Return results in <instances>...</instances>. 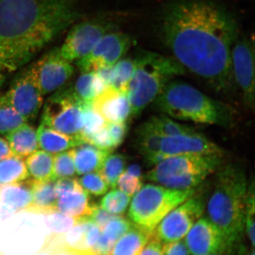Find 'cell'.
I'll return each mask as SVG.
<instances>
[{
  "mask_svg": "<svg viewBox=\"0 0 255 255\" xmlns=\"http://www.w3.org/2000/svg\"><path fill=\"white\" fill-rule=\"evenodd\" d=\"M160 31L183 68L219 93L233 89L231 51L238 36L232 15L209 0H178L165 6Z\"/></svg>",
  "mask_w": 255,
  "mask_h": 255,
  "instance_id": "1",
  "label": "cell"
},
{
  "mask_svg": "<svg viewBox=\"0 0 255 255\" xmlns=\"http://www.w3.org/2000/svg\"><path fill=\"white\" fill-rule=\"evenodd\" d=\"M78 16L70 0H0V68H23Z\"/></svg>",
  "mask_w": 255,
  "mask_h": 255,
  "instance_id": "2",
  "label": "cell"
},
{
  "mask_svg": "<svg viewBox=\"0 0 255 255\" xmlns=\"http://www.w3.org/2000/svg\"><path fill=\"white\" fill-rule=\"evenodd\" d=\"M216 173L214 188L206 204L207 218L219 230L233 254L245 231L249 184L246 172L237 164L221 165Z\"/></svg>",
  "mask_w": 255,
  "mask_h": 255,
  "instance_id": "3",
  "label": "cell"
},
{
  "mask_svg": "<svg viewBox=\"0 0 255 255\" xmlns=\"http://www.w3.org/2000/svg\"><path fill=\"white\" fill-rule=\"evenodd\" d=\"M154 102L157 110L178 120L226 127L231 125V112L227 106L186 82L170 80Z\"/></svg>",
  "mask_w": 255,
  "mask_h": 255,
  "instance_id": "4",
  "label": "cell"
},
{
  "mask_svg": "<svg viewBox=\"0 0 255 255\" xmlns=\"http://www.w3.org/2000/svg\"><path fill=\"white\" fill-rule=\"evenodd\" d=\"M135 58L136 67L127 89L132 117L140 115L154 102L171 78L184 73L174 58L145 52Z\"/></svg>",
  "mask_w": 255,
  "mask_h": 255,
  "instance_id": "5",
  "label": "cell"
},
{
  "mask_svg": "<svg viewBox=\"0 0 255 255\" xmlns=\"http://www.w3.org/2000/svg\"><path fill=\"white\" fill-rule=\"evenodd\" d=\"M222 155L188 154L167 157L154 165L145 178L169 189H195L222 165Z\"/></svg>",
  "mask_w": 255,
  "mask_h": 255,
  "instance_id": "6",
  "label": "cell"
},
{
  "mask_svg": "<svg viewBox=\"0 0 255 255\" xmlns=\"http://www.w3.org/2000/svg\"><path fill=\"white\" fill-rule=\"evenodd\" d=\"M196 192L195 189L181 190L145 184L132 199L128 209L129 219L133 224L152 231L166 215Z\"/></svg>",
  "mask_w": 255,
  "mask_h": 255,
  "instance_id": "7",
  "label": "cell"
},
{
  "mask_svg": "<svg viewBox=\"0 0 255 255\" xmlns=\"http://www.w3.org/2000/svg\"><path fill=\"white\" fill-rule=\"evenodd\" d=\"M84 103L75 95L73 89L56 92L45 103L41 124L82 141Z\"/></svg>",
  "mask_w": 255,
  "mask_h": 255,
  "instance_id": "8",
  "label": "cell"
},
{
  "mask_svg": "<svg viewBox=\"0 0 255 255\" xmlns=\"http://www.w3.org/2000/svg\"><path fill=\"white\" fill-rule=\"evenodd\" d=\"M205 207L204 198L194 194L166 215L154 228L152 234L161 243L180 241L200 219Z\"/></svg>",
  "mask_w": 255,
  "mask_h": 255,
  "instance_id": "9",
  "label": "cell"
},
{
  "mask_svg": "<svg viewBox=\"0 0 255 255\" xmlns=\"http://www.w3.org/2000/svg\"><path fill=\"white\" fill-rule=\"evenodd\" d=\"M231 70L234 85L241 92L243 103L255 108V43L247 36L236 38L231 51Z\"/></svg>",
  "mask_w": 255,
  "mask_h": 255,
  "instance_id": "10",
  "label": "cell"
},
{
  "mask_svg": "<svg viewBox=\"0 0 255 255\" xmlns=\"http://www.w3.org/2000/svg\"><path fill=\"white\" fill-rule=\"evenodd\" d=\"M5 95L14 110L26 122L36 119L43 105V95L31 65L16 75Z\"/></svg>",
  "mask_w": 255,
  "mask_h": 255,
  "instance_id": "11",
  "label": "cell"
},
{
  "mask_svg": "<svg viewBox=\"0 0 255 255\" xmlns=\"http://www.w3.org/2000/svg\"><path fill=\"white\" fill-rule=\"evenodd\" d=\"M131 45V38L127 33L109 32L101 38L90 53L77 60V65L82 73L113 67L127 54Z\"/></svg>",
  "mask_w": 255,
  "mask_h": 255,
  "instance_id": "12",
  "label": "cell"
},
{
  "mask_svg": "<svg viewBox=\"0 0 255 255\" xmlns=\"http://www.w3.org/2000/svg\"><path fill=\"white\" fill-rule=\"evenodd\" d=\"M110 23L101 20H87L74 25L59 48L62 56L73 63L86 56L101 38L113 31Z\"/></svg>",
  "mask_w": 255,
  "mask_h": 255,
  "instance_id": "13",
  "label": "cell"
},
{
  "mask_svg": "<svg viewBox=\"0 0 255 255\" xmlns=\"http://www.w3.org/2000/svg\"><path fill=\"white\" fill-rule=\"evenodd\" d=\"M188 154H223L220 147L197 131L174 136H160L156 142L155 154L150 165H155L167 157Z\"/></svg>",
  "mask_w": 255,
  "mask_h": 255,
  "instance_id": "14",
  "label": "cell"
},
{
  "mask_svg": "<svg viewBox=\"0 0 255 255\" xmlns=\"http://www.w3.org/2000/svg\"><path fill=\"white\" fill-rule=\"evenodd\" d=\"M31 66L43 96L60 90L75 72L71 62L60 55L59 48L50 50Z\"/></svg>",
  "mask_w": 255,
  "mask_h": 255,
  "instance_id": "15",
  "label": "cell"
},
{
  "mask_svg": "<svg viewBox=\"0 0 255 255\" xmlns=\"http://www.w3.org/2000/svg\"><path fill=\"white\" fill-rule=\"evenodd\" d=\"M186 246L193 255H207L213 253L228 252L222 234L207 217L198 220L185 239Z\"/></svg>",
  "mask_w": 255,
  "mask_h": 255,
  "instance_id": "16",
  "label": "cell"
},
{
  "mask_svg": "<svg viewBox=\"0 0 255 255\" xmlns=\"http://www.w3.org/2000/svg\"><path fill=\"white\" fill-rule=\"evenodd\" d=\"M92 107L107 123L127 122L131 117V109L127 92L107 87L92 102Z\"/></svg>",
  "mask_w": 255,
  "mask_h": 255,
  "instance_id": "17",
  "label": "cell"
},
{
  "mask_svg": "<svg viewBox=\"0 0 255 255\" xmlns=\"http://www.w3.org/2000/svg\"><path fill=\"white\" fill-rule=\"evenodd\" d=\"M100 228L89 219L79 220L65 234L60 235L62 248H68L82 254L92 253L100 236Z\"/></svg>",
  "mask_w": 255,
  "mask_h": 255,
  "instance_id": "18",
  "label": "cell"
},
{
  "mask_svg": "<svg viewBox=\"0 0 255 255\" xmlns=\"http://www.w3.org/2000/svg\"><path fill=\"white\" fill-rule=\"evenodd\" d=\"M88 194L81 187L58 196L56 211L78 221L88 219L95 205L90 202Z\"/></svg>",
  "mask_w": 255,
  "mask_h": 255,
  "instance_id": "19",
  "label": "cell"
},
{
  "mask_svg": "<svg viewBox=\"0 0 255 255\" xmlns=\"http://www.w3.org/2000/svg\"><path fill=\"white\" fill-rule=\"evenodd\" d=\"M32 203V179L0 185V204L15 214L28 211Z\"/></svg>",
  "mask_w": 255,
  "mask_h": 255,
  "instance_id": "20",
  "label": "cell"
},
{
  "mask_svg": "<svg viewBox=\"0 0 255 255\" xmlns=\"http://www.w3.org/2000/svg\"><path fill=\"white\" fill-rule=\"evenodd\" d=\"M76 173L82 175L97 172L112 151L83 142L72 149Z\"/></svg>",
  "mask_w": 255,
  "mask_h": 255,
  "instance_id": "21",
  "label": "cell"
},
{
  "mask_svg": "<svg viewBox=\"0 0 255 255\" xmlns=\"http://www.w3.org/2000/svg\"><path fill=\"white\" fill-rule=\"evenodd\" d=\"M132 223L123 216H116L101 230L99 238L92 253L93 255H110L116 243L132 227Z\"/></svg>",
  "mask_w": 255,
  "mask_h": 255,
  "instance_id": "22",
  "label": "cell"
},
{
  "mask_svg": "<svg viewBox=\"0 0 255 255\" xmlns=\"http://www.w3.org/2000/svg\"><path fill=\"white\" fill-rule=\"evenodd\" d=\"M55 182L32 179V203L28 212L46 214L56 211L58 197L55 190Z\"/></svg>",
  "mask_w": 255,
  "mask_h": 255,
  "instance_id": "23",
  "label": "cell"
},
{
  "mask_svg": "<svg viewBox=\"0 0 255 255\" xmlns=\"http://www.w3.org/2000/svg\"><path fill=\"white\" fill-rule=\"evenodd\" d=\"M152 231L132 223V227L116 243L110 255H140L152 237Z\"/></svg>",
  "mask_w": 255,
  "mask_h": 255,
  "instance_id": "24",
  "label": "cell"
},
{
  "mask_svg": "<svg viewBox=\"0 0 255 255\" xmlns=\"http://www.w3.org/2000/svg\"><path fill=\"white\" fill-rule=\"evenodd\" d=\"M36 132L38 145L42 150L50 154H58L83 143L78 138L61 133L43 124L39 126Z\"/></svg>",
  "mask_w": 255,
  "mask_h": 255,
  "instance_id": "25",
  "label": "cell"
},
{
  "mask_svg": "<svg viewBox=\"0 0 255 255\" xmlns=\"http://www.w3.org/2000/svg\"><path fill=\"white\" fill-rule=\"evenodd\" d=\"M5 135L13 154L23 158L31 155L39 147L36 130L28 124H25Z\"/></svg>",
  "mask_w": 255,
  "mask_h": 255,
  "instance_id": "26",
  "label": "cell"
},
{
  "mask_svg": "<svg viewBox=\"0 0 255 255\" xmlns=\"http://www.w3.org/2000/svg\"><path fill=\"white\" fill-rule=\"evenodd\" d=\"M142 130L160 136H174L191 133L196 130L194 128L174 122L167 116H154L139 127Z\"/></svg>",
  "mask_w": 255,
  "mask_h": 255,
  "instance_id": "27",
  "label": "cell"
},
{
  "mask_svg": "<svg viewBox=\"0 0 255 255\" xmlns=\"http://www.w3.org/2000/svg\"><path fill=\"white\" fill-rule=\"evenodd\" d=\"M28 176L36 181L53 180V155L44 150H37L26 160Z\"/></svg>",
  "mask_w": 255,
  "mask_h": 255,
  "instance_id": "28",
  "label": "cell"
},
{
  "mask_svg": "<svg viewBox=\"0 0 255 255\" xmlns=\"http://www.w3.org/2000/svg\"><path fill=\"white\" fill-rule=\"evenodd\" d=\"M107 86L95 72L82 73L73 89L75 95L83 102H92Z\"/></svg>",
  "mask_w": 255,
  "mask_h": 255,
  "instance_id": "29",
  "label": "cell"
},
{
  "mask_svg": "<svg viewBox=\"0 0 255 255\" xmlns=\"http://www.w3.org/2000/svg\"><path fill=\"white\" fill-rule=\"evenodd\" d=\"M28 178L27 167L23 157L13 155L0 161V185L21 182Z\"/></svg>",
  "mask_w": 255,
  "mask_h": 255,
  "instance_id": "30",
  "label": "cell"
},
{
  "mask_svg": "<svg viewBox=\"0 0 255 255\" xmlns=\"http://www.w3.org/2000/svg\"><path fill=\"white\" fill-rule=\"evenodd\" d=\"M127 161V157L122 154H110L106 157L98 172L109 187L112 189L117 187V181L125 170Z\"/></svg>",
  "mask_w": 255,
  "mask_h": 255,
  "instance_id": "31",
  "label": "cell"
},
{
  "mask_svg": "<svg viewBox=\"0 0 255 255\" xmlns=\"http://www.w3.org/2000/svg\"><path fill=\"white\" fill-rule=\"evenodd\" d=\"M25 124L26 121L14 110L6 95L0 94V133L6 135Z\"/></svg>",
  "mask_w": 255,
  "mask_h": 255,
  "instance_id": "32",
  "label": "cell"
},
{
  "mask_svg": "<svg viewBox=\"0 0 255 255\" xmlns=\"http://www.w3.org/2000/svg\"><path fill=\"white\" fill-rule=\"evenodd\" d=\"M136 67L135 58H122L113 66V75L110 87L119 91L127 92L128 84Z\"/></svg>",
  "mask_w": 255,
  "mask_h": 255,
  "instance_id": "33",
  "label": "cell"
},
{
  "mask_svg": "<svg viewBox=\"0 0 255 255\" xmlns=\"http://www.w3.org/2000/svg\"><path fill=\"white\" fill-rule=\"evenodd\" d=\"M82 125L81 140L100 131L107 126V122L92 107V102H85L82 107Z\"/></svg>",
  "mask_w": 255,
  "mask_h": 255,
  "instance_id": "34",
  "label": "cell"
},
{
  "mask_svg": "<svg viewBox=\"0 0 255 255\" xmlns=\"http://www.w3.org/2000/svg\"><path fill=\"white\" fill-rule=\"evenodd\" d=\"M130 201V196L120 189H113L104 196L100 206L111 214L122 215L127 211Z\"/></svg>",
  "mask_w": 255,
  "mask_h": 255,
  "instance_id": "35",
  "label": "cell"
},
{
  "mask_svg": "<svg viewBox=\"0 0 255 255\" xmlns=\"http://www.w3.org/2000/svg\"><path fill=\"white\" fill-rule=\"evenodd\" d=\"M72 150L64 151L53 156V180L73 177L76 174Z\"/></svg>",
  "mask_w": 255,
  "mask_h": 255,
  "instance_id": "36",
  "label": "cell"
},
{
  "mask_svg": "<svg viewBox=\"0 0 255 255\" xmlns=\"http://www.w3.org/2000/svg\"><path fill=\"white\" fill-rule=\"evenodd\" d=\"M44 215V222L51 235H63L78 223V220L58 211Z\"/></svg>",
  "mask_w": 255,
  "mask_h": 255,
  "instance_id": "37",
  "label": "cell"
},
{
  "mask_svg": "<svg viewBox=\"0 0 255 255\" xmlns=\"http://www.w3.org/2000/svg\"><path fill=\"white\" fill-rule=\"evenodd\" d=\"M78 179L82 189L92 195H104L110 188L99 172L85 174Z\"/></svg>",
  "mask_w": 255,
  "mask_h": 255,
  "instance_id": "38",
  "label": "cell"
},
{
  "mask_svg": "<svg viewBox=\"0 0 255 255\" xmlns=\"http://www.w3.org/2000/svg\"><path fill=\"white\" fill-rule=\"evenodd\" d=\"M255 185L252 181L248 184L247 193L246 220H245V231L248 234L252 246L255 247Z\"/></svg>",
  "mask_w": 255,
  "mask_h": 255,
  "instance_id": "39",
  "label": "cell"
},
{
  "mask_svg": "<svg viewBox=\"0 0 255 255\" xmlns=\"http://www.w3.org/2000/svg\"><path fill=\"white\" fill-rule=\"evenodd\" d=\"M117 185H118L121 191L127 195L132 196L141 189L142 182L140 178L134 177L124 172L119 177Z\"/></svg>",
  "mask_w": 255,
  "mask_h": 255,
  "instance_id": "40",
  "label": "cell"
},
{
  "mask_svg": "<svg viewBox=\"0 0 255 255\" xmlns=\"http://www.w3.org/2000/svg\"><path fill=\"white\" fill-rule=\"evenodd\" d=\"M107 128L108 130L113 149L117 148L123 143L124 139L128 131V127L127 122L122 123H107Z\"/></svg>",
  "mask_w": 255,
  "mask_h": 255,
  "instance_id": "41",
  "label": "cell"
},
{
  "mask_svg": "<svg viewBox=\"0 0 255 255\" xmlns=\"http://www.w3.org/2000/svg\"><path fill=\"white\" fill-rule=\"evenodd\" d=\"M84 142L92 144V145L100 147L101 149L111 151L114 150L110 134H109L108 130L107 128V126L100 131L92 134L90 136L84 139Z\"/></svg>",
  "mask_w": 255,
  "mask_h": 255,
  "instance_id": "42",
  "label": "cell"
},
{
  "mask_svg": "<svg viewBox=\"0 0 255 255\" xmlns=\"http://www.w3.org/2000/svg\"><path fill=\"white\" fill-rule=\"evenodd\" d=\"M118 215L111 214L106 210L102 209L100 206L95 204L93 212L88 219L93 221L100 228V230H102L107 223L110 222L111 220L114 219Z\"/></svg>",
  "mask_w": 255,
  "mask_h": 255,
  "instance_id": "43",
  "label": "cell"
},
{
  "mask_svg": "<svg viewBox=\"0 0 255 255\" xmlns=\"http://www.w3.org/2000/svg\"><path fill=\"white\" fill-rule=\"evenodd\" d=\"M163 255H189L185 242L177 241L164 243L162 246Z\"/></svg>",
  "mask_w": 255,
  "mask_h": 255,
  "instance_id": "44",
  "label": "cell"
},
{
  "mask_svg": "<svg viewBox=\"0 0 255 255\" xmlns=\"http://www.w3.org/2000/svg\"><path fill=\"white\" fill-rule=\"evenodd\" d=\"M139 255H163L162 243L152 234Z\"/></svg>",
  "mask_w": 255,
  "mask_h": 255,
  "instance_id": "45",
  "label": "cell"
},
{
  "mask_svg": "<svg viewBox=\"0 0 255 255\" xmlns=\"http://www.w3.org/2000/svg\"><path fill=\"white\" fill-rule=\"evenodd\" d=\"M13 155L14 154L10 147L9 142L3 137H0V161Z\"/></svg>",
  "mask_w": 255,
  "mask_h": 255,
  "instance_id": "46",
  "label": "cell"
},
{
  "mask_svg": "<svg viewBox=\"0 0 255 255\" xmlns=\"http://www.w3.org/2000/svg\"><path fill=\"white\" fill-rule=\"evenodd\" d=\"M126 172L128 174H130V175L134 176L138 178H142V169L140 166L137 164H132L129 165L126 169Z\"/></svg>",
  "mask_w": 255,
  "mask_h": 255,
  "instance_id": "47",
  "label": "cell"
},
{
  "mask_svg": "<svg viewBox=\"0 0 255 255\" xmlns=\"http://www.w3.org/2000/svg\"><path fill=\"white\" fill-rule=\"evenodd\" d=\"M53 255H93L92 253H87V254H82L78 252L72 251L68 248H61L59 250L55 252Z\"/></svg>",
  "mask_w": 255,
  "mask_h": 255,
  "instance_id": "48",
  "label": "cell"
},
{
  "mask_svg": "<svg viewBox=\"0 0 255 255\" xmlns=\"http://www.w3.org/2000/svg\"><path fill=\"white\" fill-rule=\"evenodd\" d=\"M33 255H53L48 249L42 246L41 249Z\"/></svg>",
  "mask_w": 255,
  "mask_h": 255,
  "instance_id": "49",
  "label": "cell"
},
{
  "mask_svg": "<svg viewBox=\"0 0 255 255\" xmlns=\"http://www.w3.org/2000/svg\"><path fill=\"white\" fill-rule=\"evenodd\" d=\"M6 74L5 72L3 71L1 68H0V87H1V85L4 83L5 79H6Z\"/></svg>",
  "mask_w": 255,
  "mask_h": 255,
  "instance_id": "50",
  "label": "cell"
},
{
  "mask_svg": "<svg viewBox=\"0 0 255 255\" xmlns=\"http://www.w3.org/2000/svg\"><path fill=\"white\" fill-rule=\"evenodd\" d=\"M207 255H231L228 252H221V253H213V254H209Z\"/></svg>",
  "mask_w": 255,
  "mask_h": 255,
  "instance_id": "51",
  "label": "cell"
},
{
  "mask_svg": "<svg viewBox=\"0 0 255 255\" xmlns=\"http://www.w3.org/2000/svg\"><path fill=\"white\" fill-rule=\"evenodd\" d=\"M244 255H255L254 248H253L251 251L248 252V253H246V254Z\"/></svg>",
  "mask_w": 255,
  "mask_h": 255,
  "instance_id": "52",
  "label": "cell"
}]
</instances>
